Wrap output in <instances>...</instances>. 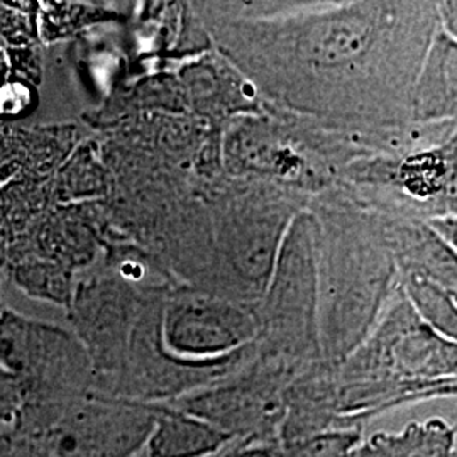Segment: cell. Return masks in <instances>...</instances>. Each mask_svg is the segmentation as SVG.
<instances>
[{"instance_id": "cell-2", "label": "cell", "mask_w": 457, "mask_h": 457, "mask_svg": "<svg viewBox=\"0 0 457 457\" xmlns=\"http://www.w3.org/2000/svg\"><path fill=\"white\" fill-rule=\"evenodd\" d=\"M322 351L341 364L375 330L400 292L383 217L334 188L322 209Z\"/></svg>"}, {"instance_id": "cell-16", "label": "cell", "mask_w": 457, "mask_h": 457, "mask_svg": "<svg viewBox=\"0 0 457 457\" xmlns=\"http://www.w3.org/2000/svg\"><path fill=\"white\" fill-rule=\"evenodd\" d=\"M139 457H146V456H145V453H143V454H141V456H139Z\"/></svg>"}, {"instance_id": "cell-9", "label": "cell", "mask_w": 457, "mask_h": 457, "mask_svg": "<svg viewBox=\"0 0 457 457\" xmlns=\"http://www.w3.org/2000/svg\"><path fill=\"white\" fill-rule=\"evenodd\" d=\"M456 427L442 419L411 422L362 441L354 457H456Z\"/></svg>"}, {"instance_id": "cell-11", "label": "cell", "mask_w": 457, "mask_h": 457, "mask_svg": "<svg viewBox=\"0 0 457 457\" xmlns=\"http://www.w3.org/2000/svg\"><path fill=\"white\" fill-rule=\"evenodd\" d=\"M362 441L360 428H326L285 442L275 457H354Z\"/></svg>"}, {"instance_id": "cell-4", "label": "cell", "mask_w": 457, "mask_h": 457, "mask_svg": "<svg viewBox=\"0 0 457 457\" xmlns=\"http://www.w3.org/2000/svg\"><path fill=\"white\" fill-rule=\"evenodd\" d=\"M337 188L385 217L427 224L457 217V128L436 146L353 162Z\"/></svg>"}, {"instance_id": "cell-12", "label": "cell", "mask_w": 457, "mask_h": 457, "mask_svg": "<svg viewBox=\"0 0 457 457\" xmlns=\"http://www.w3.org/2000/svg\"><path fill=\"white\" fill-rule=\"evenodd\" d=\"M436 11L439 19V29L451 39L457 41V0L436 2Z\"/></svg>"}, {"instance_id": "cell-14", "label": "cell", "mask_w": 457, "mask_h": 457, "mask_svg": "<svg viewBox=\"0 0 457 457\" xmlns=\"http://www.w3.org/2000/svg\"><path fill=\"white\" fill-rule=\"evenodd\" d=\"M451 396H457V378L453 379V381H449V383H445V385H441V386L430 390V392L419 395L415 398V403L425 402V400H434V398H451Z\"/></svg>"}, {"instance_id": "cell-1", "label": "cell", "mask_w": 457, "mask_h": 457, "mask_svg": "<svg viewBox=\"0 0 457 457\" xmlns=\"http://www.w3.org/2000/svg\"><path fill=\"white\" fill-rule=\"evenodd\" d=\"M437 31L436 2H337L262 29L253 56L275 94L320 122L395 128L411 122L413 87Z\"/></svg>"}, {"instance_id": "cell-7", "label": "cell", "mask_w": 457, "mask_h": 457, "mask_svg": "<svg viewBox=\"0 0 457 457\" xmlns=\"http://www.w3.org/2000/svg\"><path fill=\"white\" fill-rule=\"evenodd\" d=\"M411 122H457V41L441 29L432 37L415 80Z\"/></svg>"}, {"instance_id": "cell-3", "label": "cell", "mask_w": 457, "mask_h": 457, "mask_svg": "<svg viewBox=\"0 0 457 457\" xmlns=\"http://www.w3.org/2000/svg\"><path fill=\"white\" fill-rule=\"evenodd\" d=\"M456 378L457 344L425 326L400 290L366 341L336 366L334 392L343 411L373 415Z\"/></svg>"}, {"instance_id": "cell-5", "label": "cell", "mask_w": 457, "mask_h": 457, "mask_svg": "<svg viewBox=\"0 0 457 457\" xmlns=\"http://www.w3.org/2000/svg\"><path fill=\"white\" fill-rule=\"evenodd\" d=\"M158 411L124 403H87L63 413L53 436L54 457H139Z\"/></svg>"}, {"instance_id": "cell-15", "label": "cell", "mask_w": 457, "mask_h": 457, "mask_svg": "<svg viewBox=\"0 0 457 457\" xmlns=\"http://www.w3.org/2000/svg\"><path fill=\"white\" fill-rule=\"evenodd\" d=\"M277 449L268 445H247L239 451H234L226 457H275Z\"/></svg>"}, {"instance_id": "cell-6", "label": "cell", "mask_w": 457, "mask_h": 457, "mask_svg": "<svg viewBox=\"0 0 457 457\" xmlns=\"http://www.w3.org/2000/svg\"><path fill=\"white\" fill-rule=\"evenodd\" d=\"M381 217L400 277L417 275L457 292V254L434 228L419 220Z\"/></svg>"}, {"instance_id": "cell-17", "label": "cell", "mask_w": 457, "mask_h": 457, "mask_svg": "<svg viewBox=\"0 0 457 457\" xmlns=\"http://www.w3.org/2000/svg\"><path fill=\"white\" fill-rule=\"evenodd\" d=\"M224 457H226V456H224Z\"/></svg>"}, {"instance_id": "cell-8", "label": "cell", "mask_w": 457, "mask_h": 457, "mask_svg": "<svg viewBox=\"0 0 457 457\" xmlns=\"http://www.w3.org/2000/svg\"><path fill=\"white\" fill-rule=\"evenodd\" d=\"M234 439L228 430L195 413L162 411L149 436L146 457H209Z\"/></svg>"}, {"instance_id": "cell-13", "label": "cell", "mask_w": 457, "mask_h": 457, "mask_svg": "<svg viewBox=\"0 0 457 457\" xmlns=\"http://www.w3.org/2000/svg\"><path fill=\"white\" fill-rule=\"evenodd\" d=\"M428 226L434 228L444 239V243L457 254V217L437 219V220L428 222Z\"/></svg>"}, {"instance_id": "cell-10", "label": "cell", "mask_w": 457, "mask_h": 457, "mask_svg": "<svg viewBox=\"0 0 457 457\" xmlns=\"http://www.w3.org/2000/svg\"><path fill=\"white\" fill-rule=\"evenodd\" d=\"M400 290L425 326L457 344V303L449 290L417 275L400 277Z\"/></svg>"}]
</instances>
